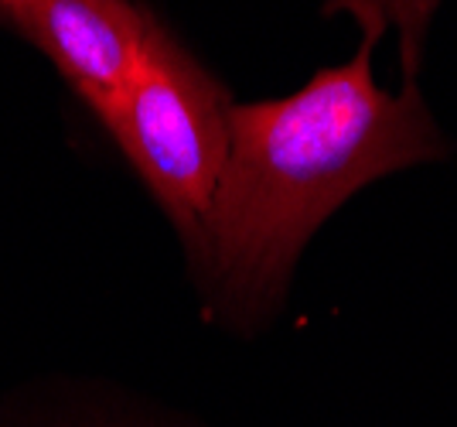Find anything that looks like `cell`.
Masks as SVG:
<instances>
[{"label": "cell", "mask_w": 457, "mask_h": 427, "mask_svg": "<svg viewBox=\"0 0 457 427\" xmlns=\"http://www.w3.org/2000/svg\"><path fill=\"white\" fill-rule=\"evenodd\" d=\"M362 28L355 55L290 96L232 103L228 157L202 250L188 267L215 322L253 335L284 308L311 236L372 181L451 155L417 82L386 93L372 55L379 0H331Z\"/></svg>", "instance_id": "cell-1"}, {"label": "cell", "mask_w": 457, "mask_h": 427, "mask_svg": "<svg viewBox=\"0 0 457 427\" xmlns=\"http://www.w3.org/2000/svg\"><path fill=\"white\" fill-rule=\"evenodd\" d=\"M228 113L232 96L226 86L164 21L154 18L137 76L99 120L168 215L188 264L202 250L226 172Z\"/></svg>", "instance_id": "cell-2"}, {"label": "cell", "mask_w": 457, "mask_h": 427, "mask_svg": "<svg viewBox=\"0 0 457 427\" xmlns=\"http://www.w3.org/2000/svg\"><path fill=\"white\" fill-rule=\"evenodd\" d=\"M0 21L31 41L103 120L140 69L154 11L137 0H4Z\"/></svg>", "instance_id": "cell-3"}, {"label": "cell", "mask_w": 457, "mask_h": 427, "mask_svg": "<svg viewBox=\"0 0 457 427\" xmlns=\"http://www.w3.org/2000/svg\"><path fill=\"white\" fill-rule=\"evenodd\" d=\"M0 427H198L171 410L127 397H55L0 404Z\"/></svg>", "instance_id": "cell-4"}, {"label": "cell", "mask_w": 457, "mask_h": 427, "mask_svg": "<svg viewBox=\"0 0 457 427\" xmlns=\"http://www.w3.org/2000/svg\"><path fill=\"white\" fill-rule=\"evenodd\" d=\"M386 24L396 31V48H400L403 82H417L423 69V52H427V31L434 24L440 0H379Z\"/></svg>", "instance_id": "cell-5"}, {"label": "cell", "mask_w": 457, "mask_h": 427, "mask_svg": "<svg viewBox=\"0 0 457 427\" xmlns=\"http://www.w3.org/2000/svg\"><path fill=\"white\" fill-rule=\"evenodd\" d=\"M0 4H4V0H0Z\"/></svg>", "instance_id": "cell-6"}]
</instances>
